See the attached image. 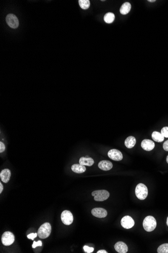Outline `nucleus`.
<instances>
[{
	"label": "nucleus",
	"instance_id": "nucleus-24",
	"mask_svg": "<svg viewBox=\"0 0 168 253\" xmlns=\"http://www.w3.org/2000/svg\"><path fill=\"white\" fill-rule=\"evenodd\" d=\"M83 249L85 251V252H86V253H92V252H93L94 250L93 247H89L87 246H84Z\"/></svg>",
	"mask_w": 168,
	"mask_h": 253
},
{
	"label": "nucleus",
	"instance_id": "nucleus-14",
	"mask_svg": "<svg viewBox=\"0 0 168 253\" xmlns=\"http://www.w3.org/2000/svg\"><path fill=\"white\" fill-rule=\"evenodd\" d=\"M11 176V173L9 169H5L1 171L0 173V177L3 183H7L10 180Z\"/></svg>",
	"mask_w": 168,
	"mask_h": 253
},
{
	"label": "nucleus",
	"instance_id": "nucleus-17",
	"mask_svg": "<svg viewBox=\"0 0 168 253\" xmlns=\"http://www.w3.org/2000/svg\"><path fill=\"white\" fill-rule=\"evenodd\" d=\"M72 171L76 173H82L85 172L86 170V168L85 166L82 165L80 164H75L72 166Z\"/></svg>",
	"mask_w": 168,
	"mask_h": 253
},
{
	"label": "nucleus",
	"instance_id": "nucleus-22",
	"mask_svg": "<svg viewBox=\"0 0 168 253\" xmlns=\"http://www.w3.org/2000/svg\"><path fill=\"white\" fill-rule=\"evenodd\" d=\"M157 252L158 253H168V244H164L159 246L158 248Z\"/></svg>",
	"mask_w": 168,
	"mask_h": 253
},
{
	"label": "nucleus",
	"instance_id": "nucleus-26",
	"mask_svg": "<svg viewBox=\"0 0 168 253\" xmlns=\"http://www.w3.org/2000/svg\"><path fill=\"white\" fill-rule=\"evenodd\" d=\"M38 233H30V234H28L27 236L28 239H30V240H34V239L37 236H38Z\"/></svg>",
	"mask_w": 168,
	"mask_h": 253
},
{
	"label": "nucleus",
	"instance_id": "nucleus-9",
	"mask_svg": "<svg viewBox=\"0 0 168 253\" xmlns=\"http://www.w3.org/2000/svg\"><path fill=\"white\" fill-rule=\"evenodd\" d=\"M108 157L114 161H121L123 159L122 153L116 149H112L108 153Z\"/></svg>",
	"mask_w": 168,
	"mask_h": 253
},
{
	"label": "nucleus",
	"instance_id": "nucleus-28",
	"mask_svg": "<svg viewBox=\"0 0 168 253\" xmlns=\"http://www.w3.org/2000/svg\"><path fill=\"white\" fill-rule=\"evenodd\" d=\"M163 149L166 151H168V140L166 141L163 144Z\"/></svg>",
	"mask_w": 168,
	"mask_h": 253
},
{
	"label": "nucleus",
	"instance_id": "nucleus-33",
	"mask_svg": "<svg viewBox=\"0 0 168 253\" xmlns=\"http://www.w3.org/2000/svg\"><path fill=\"white\" fill-rule=\"evenodd\" d=\"M167 225H168V218H167Z\"/></svg>",
	"mask_w": 168,
	"mask_h": 253
},
{
	"label": "nucleus",
	"instance_id": "nucleus-5",
	"mask_svg": "<svg viewBox=\"0 0 168 253\" xmlns=\"http://www.w3.org/2000/svg\"><path fill=\"white\" fill-rule=\"evenodd\" d=\"M14 236L11 232H5L2 236V242L5 246H10L14 242Z\"/></svg>",
	"mask_w": 168,
	"mask_h": 253
},
{
	"label": "nucleus",
	"instance_id": "nucleus-12",
	"mask_svg": "<svg viewBox=\"0 0 168 253\" xmlns=\"http://www.w3.org/2000/svg\"><path fill=\"white\" fill-rule=\"evenodd\" d=\"M115 250L119 253H126L128 251V247L124 243L118 242L114 245Z\"/></svg>",
	"mask_w": 168,
	"mask_h": 253
},
{
	"label": "nucleus",
	"instance_id": "nucleus-11",
	"mask_svg": "<svg viewBox=\"0 0 168 253\" xmlns=\"http://www.w3.org/2000/svg\"><path fill=\"white\" fill-rule=\"evenodd\" d=\"M141 147L144 150L150 151L154 149L155 147V144L154 142L148 139L143 140L141 144Z\"/></svg>",
	"mask_w": 168,
	"mask_h": 253
},
{
	"label": "nucleus",
	"instance_id": "nucleus-32",
	"mask_svg": "<svg viewBox=\"0 0 168 253\" xmlns=\"http://www.w3.org/2000/svg\"><path fill=\"white\" fill-rule=\"evenodd\" d=\"M166 161H167V163H168V155L167 156V159H166Z\"/></svg>",
	"mask_w": 168,
	"mask_h": 253
},
{
	"label": "nucleus",
	"instance_id": "nucleus-21",
	"mask_svg": "<svg viewBox=\"0 0 168 253\" xmlns=\"http://www.w3.org/2000/svg\"><path fill=\"white\" fill-rule=\"evenodd\" d=\"M79 3L80 7L84 10L88 9L90 5V2L89 0H79Z\"/></svg>",
	"mask_w": 168,
	"mask_h": 253
},
{
	"label": "nucleus",
	"instance_id": "nucleus-3",
	"mask_svg": "<svg viewBox=\"0 0 168 253\" xmlns=\"http://www.w3.org/2000/svg\"><path fill=\"white\" fill-rule=\"evenodd\" d=\"M52 227L49 223H45L39 227L38 234L40 239H45L49 236L51 233Z\"/></svg>",
	"mask_w": 168,
	"mask_h": 253
},
{
	"label": "nucleus",
	"instance_id": "nucleus-18",
	"mask_svg": "<svg viewBox=\"0 0 168 253\" xmlns=\"http://www.w3.org/2000/svg\"><path fill=\"white\" fill-rule=\"evenodd\" d=\"M131 8V6L128 2H125L122 4L120 9V12L123 15H126L129 13Z\"/></svg>",
	"mask_w": 168,
	"mask_h": 253
},
{
	"label": "nucleus",
	"instance_id": "nucleus-13",
	"mask_svg": "<svg viewBox=\"0 0 168 253\" xmlns=\"http://www.w3.org/2000/svg\"><path fill=\"white\" fill-rule=\"evenodd\" d=\"M98 167L99 168L104 171H108L112 168L113 164L110 161L103 160L98 163Z\"/></svg>",
	"mask_w": 168,
	"mask_h": 253
},
{
	"label": "nucleus",
	"instance_id": "nucleus-15",
	"mask_svg": "<svg viewBox=\"0 0 168 253\" xmlns=\"http://www.w3.org/2000/svg\"><path fill=\"white\" fill-rule=\"evenodd\" d=\"M79 163L82 165L91 166L94 163V161L92 158L81 157L79 160Z\"/></svg>",
	"mask_w": 168,
	"mask_h": 253
},
{
	"label": "nucleus",
	"instance_id": "nucleus-19",
	"mask_svg": "<svg viewBox=\"0 0 168 253\" xmlns=\"http://www.w3.org/2000/svg\"><path fill=\"white\" fill-rule=\"evenodd\" d=\"M152 138L154 141L156 142H161L164 140V137L160 132L155 131L152 132Z\"/></svg>",
	"mask_w": 168,
	"mask_h": 253
},
{
	"label": "nucleus",
	"instance_id": "nucleus-30",
	"mask_svg": "<svg viewBox=\"0 0 168 253\" xmlns=\"http://www.w3.org/2000/svg\"><path fill=\"white\" fill-rule=\"evenodd\" d=\"M3 190V186L1 183H0V193L1 194Z\"/></svg>",
	"mask_w": 168,
	"mask_h": 253
},
{
	"label": "nucleus",
	"instance_id": "nucleus-29",
	"mask_svg": "<svg viewBox=\"0 0 168 253\" xmlns=\"http://www.w3.org/2000/svg\"><path fill=\"white\" fill-rule=\"evenodd\" d=\"M97 253H107L108 252H107V251H106L105 250H101L98 251V252H97Z\"/></svg>",
	"mask_w": 168,
	"mask_h": 253
},
{
	"label": "nucleus",
	"instance_id": "nucleus-4",
	"mask_svg": "<svg viewBox=\"0 0 168 253\" xmlns=\"http://www.w3.org/2000/svg\"><path fill=\"white\" fill-rule=\"evenodd\" d=\"M92 195L94 197L96 201H104L108 199L110 196L109 193L106 190H98L92 192Z\"/></svg>",
	"mask_w": 168,
	"mask_h": 253
},
{
	"label": "nucleus",
	"instance_id": "nucleus-23",
	"mask_svg": "<svg viewBox=\"0 0 168 253\" xmlns=\"http://www.w3.org/2000/svg\"><path fill=\"white\" fill-rule=\"evenodd\" d=\"M161 134L164 136V138H168V127H164L161 130Z\"/></svg>",
	"mask_w": 168,
	"mask_h": 253
},
{
	"label": "nucleus",
	"instance_id": "nucleus-10",
	"mask_svg": "<svg viewBox=\"0 0 168 253\" xmlns=\"http://www.w3.org/2000/svg\"><path fill=\"white\" fill-rule=\"evenodd\" d=\"M92 214L95 217L98 218H104L107 215V212L106 210L102 208H96L92 209Z\"/></svg>",
	"mask_w": 168,
	"mask_h": 253
},
{
	"label": "nucleus",
	"instance_id": "nucleus-27",
	"mask_svg": "<svg viewBox=\"0 0 168 253\" xmlns=\"http://www.w3.org/2000/svg\"><path fill=\"white\" fill-rule=\"evenodd\" d=\"M5 150V145L2 142H0V152L2 153Z\"/></svg>",
	"mask_w": 168,
	"mask_h": 253
},
{
	"label": "nucleus",
	"instance_id": "nucleus-8",
	"mask_svg": "<svg viewBox=\"0 0 168 253\" xmlns=\"http://www.w3.org/2000/svg\"><path fill=\"white\" fill-rule=\"evenodd\" d=\"M121 225L126 229H130L134 225V219L129 216H125L121 220Z\"/></svg>",
	"mask_w": 168,
	"mask_h": 253
},
{
	"label": "nucleus",
	"instance_id": "nucleus-7",
	"mask_svg": "<svg viewBox=\"0 0 168 253\" xmlns=\"http://www.w3.org/2000/svg\"><path fill=\"white\" fill-rule=\"evenodd\" d=\"M6 22L10 28H16L19 26V20L17 17L13 14H9L6 16Z\"/></svg>",
	"mask_w": 168,
	"mask_h": 253
},
{
	"label": "nucleus",
	"instance_id": "nucleus-16",
	"mask_svg": "<svg viewBox=\"0 0 168 253\" xmlns=\"http://www.w3.org/2000/svg\"><path fill=\"white\" fill-rule=\"evenodd\" d=\"M136 138L133 136H129L125 140L124 144L127 148L128 149L132 148L136 144Z\"/></svg>",
	"mask_w": 168,
	"mask_h": 253
},
{
	"label": "nucleus",
	"instance_id": "nucleus-31",
	"mask_svg": "<svg viewBox=\"0 0 168 253\" xmlns=\"http://www.w3.org/2000/svg\"><path fill=\"white\" fill-rule=\"evenodd\" d=\"M148 2H155V0H148Z\"/></svg>",
	"mask_w": 168,
	"mask_h": 253
},
{
	"label": "nucleus",
	"instance_id": "nucleus-25",
	"mask_svg": "<svg viewBox=\"0 0 168 253\" xmlns=\"http://www.w3.org/2000/svg\"><path fill=\"white\" fill-rule=\"evenodd\" d=\"M42 244L41 241L38 240L37 242L34 241L33 244H32V247L33 248H36L38 246H42Z\"/></svg>",
	"mask_w": 168,
	"mask_h": 253
},
{
	"label": "nucleus",
	"instance_id": "nucleus-1",
	"mask_svg": "<svg viewBox=\"0 0 168 253\" xmlns=\"http://www.w3.org/2000/svg\"><path fill=\"white\" fill-rule=\"evenodd\" d=\"M157 226V221L153 216H148L145 217L143 221V227L145 231L151 232L153 231Z\"/></svg>",
	"mask_w": 168,
	"mask_h": 253
},
{
	"label": "nucleus",
	"instance_id": "nucleus-6",
	"mask_svg": "<svg viewBox=\"0 0 168 253\" xmlns=\"http://www.w3.org/2000/svg\"><path fill=\"white\" fill-rule=\"evenodd\" d=\"M61 219L63 224L66 225H71L73 222V216L69 211L65 210L61 214Z\"/></svg>",
	"mask_w": 168,
	"mask_h": 253
},
{
	"label": "nucleus",
	"instance_id": "nucleus-20",
	"mask_svg": "<svg viewBox=\"0 0 168 253\" xmlns=\"http://www.w3.org/2000/svg\"><path fill=\"white\" fill-rule=\"evenodd\" d=\"M115 17V15L113 13H108L104 17V20L107 23H111L114 21Z\"/></svg>",
	"mask_w": 168,
	"mask_h": 253
},
{
	"label": "nucleus",
	"instance_id": "nucleus-2",
	"mask_svg": "<svg viewBox=\"0 0 168 253\" xmlns=\"http://www.w3.org/2000/svg\"><path fill=\"white\" fill-rule=\"evenodd\" d=\"M135 194L139 200L145 199L148 194V190L146 186L141 183L138 184L135 188Z\"/></svg>",
	"mask_w": 168,
	"mask_h": 253
}]
</instances>
